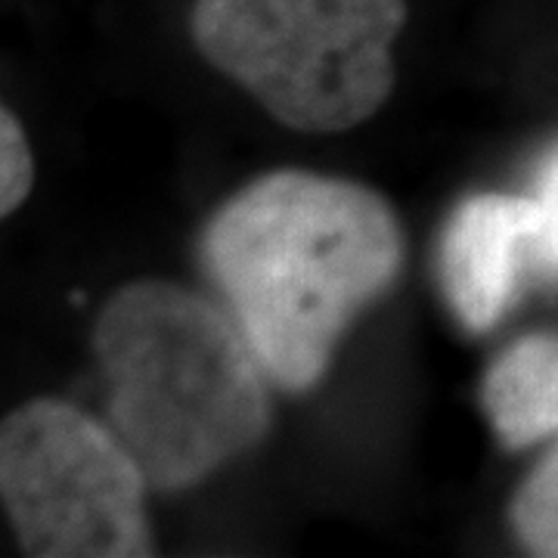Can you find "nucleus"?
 <instances>
[{
  "label": "nucleus",
  "mask_w": 558,
  "mask_h": 558,
  "mask_svg": "<svg viewBox=\"0 0 558 558\" xmlns=\"http://www.w3.org/2000/svg\"><path fill=\"white\" fill-rule=\"evenodd\" d=\"M512 527L531 553L558 558V447L519 487Z\"/></svg>",
  "instance_id": "0eeeda50"
},
{
  "label": "nucleus",
  "mask_w": 558,
  "mask_h": 558,
  "mask_svg": "<svg viewBox=\"0 0 558 558\" xmlns=\"http://www.w3.org/2000/svg\"><path fill=\"white\" fill-rule=\"evenodd\" d=\"M534 233V199L484 193L457 208L440 242V282L472 332L490 329L509 307L521 248H531Z\"/></svg>",
  "instance_id": "39448f33"
},
{
  "label": "nucleus",
  "mask_w": 558,
  "mask_h": 558,
  "mask_svg": "<svg viewBox=\"0 0 558 558\" xmlns=\"http://www.w3.org/2000/svg\"><path fill=\"white\" fill-rule=\"evenodd\" d=\"M403 22V0H196L193 38L274 119L326 134L388 100Z\"/></svg>",
  "instance_id": "7ed1b4c3"
},
{
  "label": "nucleus",
  "mask_w": 558,
  "mask_h": 558,
  "mask_svg": "<svg viewBox=\"0 0 558 558\" xmlns=\"http://www.w3.org/2000/svg\"><path fill=\"white\" fill-rule=\"evenodd\" d=\"M403 258L388 202L351 180L277 171L245 186L205 230V264L267 376L307 391L344 326Z\"/></svg>",
  "instance_id": "f257e3e1"
},
{
  "label": "nucleus",
  "mask_w": 558,
  "mask_h": 558,
  "mask_svg": "<svg viewBox=\"0 0 558 558\" xmlns=\"http://www.w3.org/2000/svg\"><path fill=\"white\" fill-rule=\"evenodd\" d=\"M94 351L112 432L153 490H183L267 432L264 363L242 326L171 282L119 289L97 317Z\"/></svg>",
  "instance_id": "f03ea898"
},
{
  "label": "nucleus",
  "mask_w": 558,
  "mask_h": 558,
  "mask_svg": "<svg viewBox=\"0 0 558 558\" xmlns=\"http://www.w3.org/2000/svg\"><path fill=\"white\" fill-rule=\"evenodd\" d=\"M146 487L124 440L72 403L32 400L3 418L0 494L28 556H153Z\"/></svg>",
  "instance_id": "20e7f679"
},
{
  "label": "nucleus",
  "mask_w": 558,
  "mask_h": 558,
  "mask_svg": "<svg viewBox=\"0 0 558 558\" xmlns=\"http://www.w3.org/2000/svg\"><path fill=\"white\" fill-rule=\"evenodd\" d=\"M35 183L32 146L10 109L0 116V211L13 215Z\"/></svg>",
  "instance_id": "6e6552de"
},
{
  "label": "nucleus",
  "mask_w": 558,
  "mask_h": 558,
  "mask_svg": "<svg viewBox=\"0 0 558 558\" xmlns=\"http://www.w3.org/2000/svg\"><path fill=\"white\" fill-rule=\"evenodd\" d=\"M534 202H537V233L531 240V248L546 267L558 270V153L543 168Z\"/></svg>",
  "instance_id": "1a4fd4ad"
},
{
  "label": "nucleus",
  "mask_w": 558,
  "mask_h": 558,
  "mask_svg": "<svg viewBox=\"0 0 558 558\" xmlns=\"http://www.w3.org/2000/svg\"><path fill=\"white\" fill-rule=\"evenodd\" d=\"M481 403L509 447L558 432V336H527L490 366Z\"/></svg>",
  "instance_id": "423d86ee"
}]
</instances>
